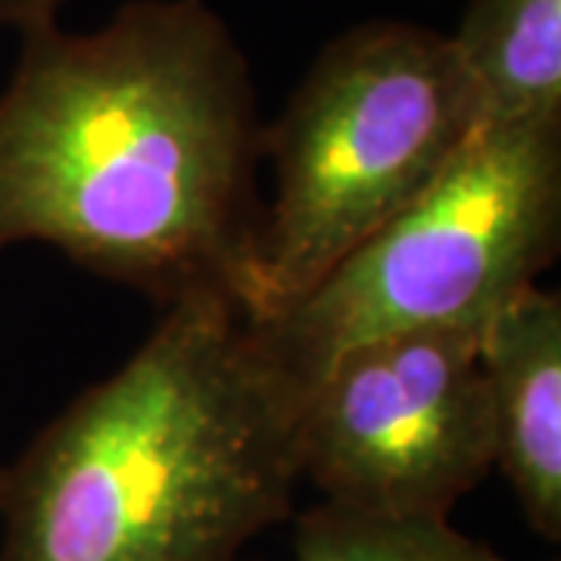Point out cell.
Wrapping results in <instances>:
<instances>
[{
	"label": "cell",
	"mask_w": 561,
	"mask_h": 561,
	"mask_svg": "<svg viewBox=\"0 0 561 561\" xmlns=\"http://www.w3.org/2000/svg\"><path fill=\"white\" fill-rule=\"evenodd\" d=\"M300 478L381 518H449L493 471L481 328L402 331L343 350L300 402Z\"/></svg>",
	"instance_id": "obj_5"
},
{
	"label": "cell",
	"mask_w": 561,
	"mask_h": 561,
	"mask_svg": "<svg viewBox=\"0 0 561 561\" xmlns=\"http://www.w3.org/2000/svg\"><path fill=\"white\" fill-rule=\"evenodd\" d=\"M561 247V125L483 122L419 201L272 319L268 359L309 393L343 350L402 331L483 328Z\"/></svg>",
	"instance_id": "obj_4"
},
{
	"label": "cell",
	"mask_w": 561,
	"mask_h": 561,
	"mask_svg": "<svg viewBox=\"0 0 561 561\" xmlns=\"http://www.w3.org/2000/svg\"><path fill=\"white\" fill-rule=\"evenodd\" d=\"M483 125L449 35L368 20L321 50L262 135L275 201L262 216L243 309L272 319L397 219Z\"/></svg>",
	"instance_id": "obj_3"
},
{
	"label": "cell",
	"mask_w": 561,
	"mask_h": 561,
	"mask_svg": "<svg viewBox=\"0 0 561 561\" xmlns=\"http://www.w3.org/2000/svg\"><path fill=\"white\" fill-rule=\"evenodd\" d=\"M449 38L483 122L561 125V0H471Z\"/></svg>",
	"instance_id": "obj_7"
},
{
	"label": "cell",
	"mask_w": 561,
	"mask_h": 561,
	"mask_svg": "<svg viewBox=\"0 0 561 561\" xmlns=\"http://www.w3.org/2000/svg\"><path fill=\"white\" fill-rule=\"evenodd\" d=\"M0 91V253L60 250L160 302L247 300L262 209L250 62L206 0L25 28Z\"/></svg>",
	"instance_id": "obj_1"
},
{
	"label": "cell",
	"mask_w": 561,
	"mask_h": 561,
	"mask_svg": "<svg viewBox=\"0 0 561 561\" xmlns=\"http://www.w3.org/2000/svg\"><path fill=\"white\" fill-rule=\"evenodd\" d=\"M66 0H0V28H35L41 22H54Z\"/></svg>",
	"instance_id": "obj_9"
},
{
	"label": "cell",
	"mask_w": 561,
	"mask_h": 561,
	"mask_svg": "<svg viewBox=\"0 0 561 561\" xmlns=\"http://www.w3.org/2000/svg\"><path fill=\"white\" fill-rule=\"evenodd\" d=\"M481 368L493 424V471L508 481L524 522L561 540V297L540 284L481 328Z\"/></svg>",
	"instance_id": "obj_6"
},
{
	"label": "cell",
	"mask_w": 561,
	"mask_h": 561,
	"mask_svg": "<svg viewBox=\"0 0 561 561\" xmlns=\"http://www.w3.org/2000/svg\"><path fill=\"white\" fill-rule=\"evenodd\" d=\"M297 415L241 302H169L0 468V561H238L294 508Z\"/></svg>",
	"instance_id": "obj_2"
},
{
	"label": "cell",
	"mask_w": 561,
	"mask_h": 561,
	"mask_svg": "<svg viewBox=\"0 0 561 561\" xmlns=\"http://www.w3.org/2000/svg\"><path fill=\"white\" fill-rule=\"evenodd\" d=\"M294 561H505L449 518H381L319 502L294 530Z\"/></svg>",
	"instance_id": "obj_8"
}]
</instances>
